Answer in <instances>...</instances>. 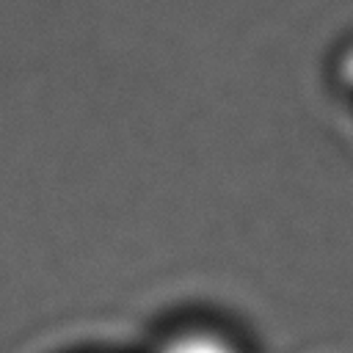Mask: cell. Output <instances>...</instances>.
<instances>
[{
    "label": "cell",
    "mask_w": 353,
    "mask_h": 353,
    "mask_svg": "<svg viewBox=\"0 0 353 353\" xmlns=\"http://www.w3.org/2000/svg\"><path fill=\"white\" fill-rule=\"evenodd\" d=\"M160 353H237V347L218 336V334H210V331H188V334H179L174 339H168Z\"/></svg>",
    "instance_id": "cell-1"
},
{
    "label": "cell",
    "mask_w": 353,
    "mask_h": 353,
    "mask_svg": "<svg viewBox=\"0 0 353 353\" xmlns=\"http://www.w3.org/2000/svg\"><path fill=\"white\" fill-rule=\"evenodd\" d=\"M347 74H350V80H353V63H350V72H347Z\"/></svg>",
    "instance_id": "cell-2"
}]
</instances>
